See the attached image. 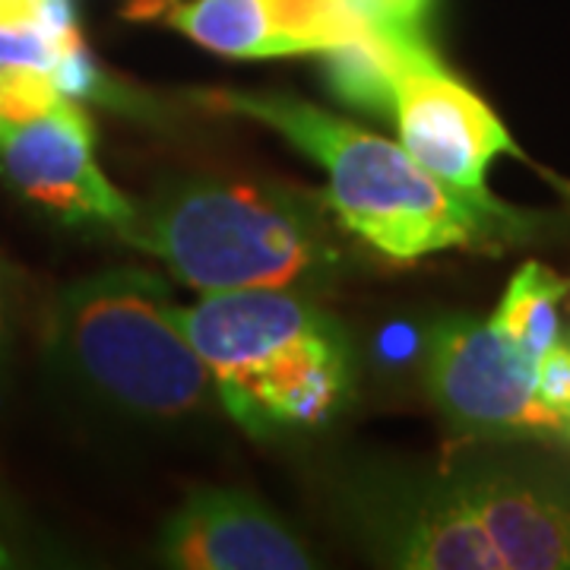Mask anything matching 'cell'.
<instances>
[{
    "label": "cell",
    "instance_id": "cell-19",
    "mask_svg": "<svg viewBox=\"0 0 570 570\" xmlns=\"http://www.w3.org/2000/svg\"><path fill=\"white\" fill-rule=\"evenodd\" d=\"M564 434H568V438H570V419H568V428H564Z\"/></svg>",
    "mask_w": 570,
    "mask_h": 570
},
{
    "label": "cell",
    "instance_id": "cell-1",
    "mask_svg": "<svg viewBox=\"0 0 570 570\" xmlns=\"http://www.w3.org/2000/svg\"><path fill=\"white\" fill-rule=\"evenodd\" d=\"M330 510L381 568L570 570V479L527 456L367 460L330 479Z\"/></svg>",
    "mask_w": 570,
    "mask_h": 570
},
{
    "label": "cell",
    "instance_id": "cell-11",
    "mask_svg": "<svg viewBox=\"0 0 570 570\" xmlns=\"http://www.w3.org/2000/svg\"><path fill=\"white\" fill-rule=\"evenodd\" d=\"M568 298L570 279L530 261L513 273L501 305L491 314V326L520 352L539 362L564 336L561 307Z\"/></svg>",
    "mask_w": 570,
    "mask_h": 570
},
{
    "label": "cell",
    "instance_id": "cell-5",
    "mask_svg": "<svg viewBox=\"0 0 570 570\" xmlns=\"http://www.w3.org/2000/svg\"><path fill=\"white\" fill-rule=\"evenodd\" d=\"M197 292H314L343 266L326 206L295 187L190 175L156 187L121 235Z\"/></svg>",
    "mask_w": 570,
    "mask_h": 570
},
{
    "label": "cell",
    "instance_id": "cell-13",
    "mask_svg": "<svg viewBox=\"0 0 570 570\" xmlns=\"http://www.w3.org/2000/svg\"><path fill=\"white\" fill-rule=\"evenodd\" d=\"M22 333V298L20 279L13 264L3 257L0 250V400L10 387L13 365H17V352H20Z\"/></svg>",
    "mask_w": 570,
    "mask_h": 570
},
{
    "label": "cell",
    "instance_id": "cell-15",
    "mask_svg": "<svg viewBox=\"0 0 570 570\" xmlns=\"http://www.w3.org/2000/svg\"><path fill=\"white\" fill-rule=\"evenodd\" d=\"M535 390L546 406L570 419V336H561L535 362Z\"/></svg>",
    "mask_w": 570,
    "mask_h": 570
},
{
    "label": "cell",
    "instance_id": "cell-9",
    "mask_svg": "<svg viewBox=\"0 0 570 570\" xmlns=\"http://www.w3.org/2000/svg\"><path fill=\"white\" fill-rule=\"evenodd\" d=\"M156 558L178 570H307L317 554L283 517L238 489H197L159 532Z\"/></svg>",
    "mask_w": 570,
    "mask_h": 570
},
{
    "label": "cell",
    "instance_id": "cell-4",
    "mask_svg": "<svg viewBox=\"0 0 570 570\" xmlns=\"http://www.w3.org/2000/svg\"><path fill=\"white\" fill-rule=\"evenodd\" d=\"M219 406L257 441L326 428L352 400L355 352L346 326L302 288L209 292L178 307Z\"/></svg>",
    "mask_w": 570,
    "mask_h": 570
},
{
    "label": "cell",
    "instance_id": "cell-16",
    "mask_svg": "<svg viewBox=\"0 0 570 570\" xmlns=\"http://www.w3.org/2000/svg\"><path fill=\"white\" fill-rule=\"evenodd\" d=\"M365 20L390 29H422L431 0H352Z\"/></svg>",
    "mask_w": 570,
    "mask_h": 570
},
{
    "label": "cell",
    "instance_id": "cell-6",
    "mask_svg": "<svg viewBox=\"0 0 570 570\" xmlns=\"http://www.w3.org/2000/svg\"><path fill=\"white\" fill-rule=\"evenodd\" d=\"M425 387L431 403L460 438L513 441L564 434L568 419L542 403L535 358L494 326L450 314L425 333Z\"/></svg>",
    "mask_w": 570,
    "mask_h": 570
},
{
    "label": "cell",
    "instance_id": "cell-18",
    "mask_svg": "<svg viewBox=\"0 0 570 570\" xmlns=\"http://www.w3.org/2000/svg\"><path fill=\"white\" fill-rule=\"evenodd\" d=\"M178 0H130L127 7V17L130 20H153V17H163L165 10H171Z\"/></svg>",
    "mask_w": 570,
    "mask_h": 570
},
{
    "label": "cell",
    "instance_id": "cell-7",
    "mask_svg": "<svg viewBox=\"0 0 570 570\" xmlns=\"http://www.w3.org/2000/svg\"><path fill=\"white\" fill-rule=\"evenodd\" d=\"M400 142L415 163L472 200H494L485 187L498 156L523 159L491 105L453 77L425 32L396 39L393 111Z\"/></svg>",
    "mask_w": 570,
    "mask_h": 570
},
{
    "label": "cell",
    "instance_id": "cell-2",
    "mask_svg": "<svg viewBox=\"0 0 570 570\" xmlns=\"http://www.w3.org/2000/svg\"><path fill=\"white\" fill-rule=\"evenodd\" d=\"M45 365L89 415L146 434L187 431L219 400L171 288L140 266L63 285L45 317Z\"/></svg>",
    "mask_w": 570,
    "mask_h": 570
},
{
    "label": "cell",
    "instance_id": "cell-14",
    "mask_svg": "<svg viewBox=\"0 0 570 570\" xmlns=\"http://www.w3.org/2000/svg\"><path fill=\"white\" fill-rule=\"evenodd\" d=\"M61 55V48L36 26H0V63L51 73Z\"/></svg>",
    "mask_w": 570,
    "mask_h": 570
},
{
    "label": "cell",
    "instance_id": "cell-17",
    "mask_svg": "<svg viewBox=\"0 0 570 570\" xmlns=\"http://www.w3.org/2000/svg\"><path fill=\"white\" fill-rule=\"evenodd\" d=\"M36 561H39V549L32 546V532L22 530L13 510L0 501V570L26 568Z\"/></svg>",
    "mask_w": 570,
    "mask_h": 570
},
{
    "label": "cell",
    "instance_id": "cell-10",
    "mask_svg": "<svg viewBox=\"0 0 570 570\" xmlns=\"http://www.w3.org/2000/svg\"><path fill=\"white\" fill-rule=\"evenodd\" d=\"M168 22L206 51L238 61L326 55L367 26L352 0H190Z\"/></svg>",
    "mask_w": 570,
    "mask_h": 570
},
{
    "label": "cell",
    "instance_id": "cell-12",
    "mask_svg": "<svg viewBox=\"0 0 570 570\" xmlns=\"http://www.w3.org/2000/svg\"><path fill=\"white\" fill-rule=\"evenodd\" d=\"M58 102H61V92L55 89L51 73L0 63V140L13 127L39 118Z\"/></svg>",
    "mask_w": 570,
    "mask_h": 570
},
{
    "label": "cell",
    "instance_id": "cell-8",
    "mask_svg": "<svg viewBox=\"0 0 570 570\" xmlns=\"http://www.w3.org/2000/svg\"><path fill=\"white\" fill-rule=\"evenodd\" d=\"M0 178L22 204L63 228H108L121 238L137 213V204L105 178L96 127L70 99L0 140Z\"/></svg>",
    "mask_w": 570,
    "mask_h": 570
},
{
    "label": "cell",
    "instance_id": "cell-3",
    "mask_svg": "<svg viewBox=\"0 0 570 570\" xmlns=\"http://www.w3.org/2000/svg\"><path fill=\"white\" fill-rule=\"evenodd\" d=\"M197 102L273 127L324 168L326 206L355 238L393 264L453 247H501L532 235V216L501 200H472L428 175L381 134L362 130L285 92L206 89Z\"/></svg>",
    "mask_w": 570,
    "mask_h": 570
}]
</instances>
